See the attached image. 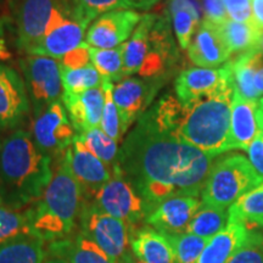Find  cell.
Segmentation results:
<instances>
[{
  "mask_svg": "<svg viewBox=\"0 0 263 263\" xmlns=\"http://www.w3.org/2000/svg\"><path fill=\"white\" fill-rule=\"evenodd\" d=\"M136 5H137V4H136Z\"/></svg>",
  "mask_w": 263,
  "mask_h": 263,
  "instance_id": "53",
  "label": "cell"
},
{
  "mask_svg": "<svg viewBox=\"0 0 263 263\" xmlns=\"http://www.w3.org/2000/svg\"><path fill=\"white\" fill-rule=\"evenodd\" d=\"M44 263H67L64 259H60V258H57V257H49L47 261H44Z\"/></svg>",
  "mask_w": 263,
  "mask_h": 263,
  "instance_id": "49",
  "label": "cell"
},
{
  "mask_svg": "<svg viewBox=\"0 0 263 263\" xmlns=\"http://www.w3.org/2000/svg\"><path fill=\"white\" fill-rule=\"evenodd\" d=\"M218 27L232 55L239 57L258 49L263 31L256 27L254 22H235L228 18Z\"/></svg>",
  "mask_w": 263,
  "mask_h": 263,
  "instance_id": "25",
  "label": "cell"
},
{
  "mask_svg": "<svg viewBox=\"0 0 263 263\" xmlns=\"http://www.w3.org/2000/svg\"><path fill=\"white\" fill-rule=\"evenodd\" d=\"M230 221H239L251 230L263 227V183L241 196L228 209Z\"/></svg>",
  "mask_w": 263,
  "mask_h": 263,
  "instance_id": "29",
  "label": "cell"
},
{
  "mask_svg": "<svg viewBox=\"0 0 263 263\" xmlns=\"http://www.w3.org/2000/svg\"><path fill=\"white\" fill-rule=\"evenodd\" d=\"M258 50L262 52L263 54V33H262V37H261V41H259V44H258Z\"/></svg>",
  "mask_w": 263,
  "mask_h": 263,
  "instance_id": "50",
  "label": "cell"
},
{
  "mask_svg": "<svg viewBox=\"0 0 263 263\" xmlns=\"http://www.w3.org/2000/svg\"><path fill=\"white\" fill-rule=\"evenodd\" d=\"M5 22L3 16L0 15V55L6 54V47H5Z\"/></svg>",
  "mask_w": 263,
  "mask_h": 263,
  "instance_id": "46",
  "label": "cell"
},
{
  "mask_svg": "<svg viewBox=\"0 0 263 263\" xmlns=\"http://www.w3.org/2000/svg\"><path fill=\"white\" fill-rule=\"evenodd\" d=\"M258 103H259V106H261V108H262V111H263V98L261 99V100H259V101H258Z\"/></svg>",
  "mask_w": 263,
  "mask_h": 263,
  "instance_id": "51",
  "label": "cell"
},
{
  "mask_svg": "<svg viewBox=\"0 0 263 263\" xmlns=\"http://www.w3.org/2000/svg\"><path fill=\"white\" fill-rule=\"evenodd\" d=\"M20 67L27 87L33 117L42 114L55 101L62 100L64 87L59 60L38 55H26L20 60Z\"/></svg>",
  "mask_w": 263,
  "mask_h": 263,
  "instance_id": "10",
  "label": "cell"
},
{
  "mask_svg": "<svg viewBox=\"0 0 263 263\" xmlns=\"http://www.w3.org/2000/svg\"><path fill=\"white\" fill-rule=\"evenodd\" d=\"M31 111L25 80L15 68L0 64V129L17 128Z\"/></svg>",
  "mask_w": 263,
  "mask_h": 263,
  "instance_id": "14",
  "label": "cell"
},
{
  "mask_svg": "<svg viewBox=\"0 0 263 263\" xmlns=\"http://www.w3.org/2000/svg\"><path fill=\"white\" fill-rule=\"evenodd\" d=\"M234 87L182 104L164 95L149 112L159 127L202 153L217 157L230 151L229 130Z\"/></svg>",
  "mask_w": 263,
  "mask_h": 263,
  "instance_id": "2",
  "label": "cell"
},
{
  "mask_svg": "<svg viewBox=\"0 0 263 263\" xmlns=\"http://www.w3.org/2000/svg\"><path fill=\"white\" fill-rule=\"evenodd\" d=\"M59 62H60V67L62 68H78L89 65L91 64L90 47L84 42L83 44L76 48L74 50L65 55L61 60H59Z\"/></svg>",
  "mask_w": 263,
  "mask_h": 263,
  "instance_id": "40",
  "label": "cell"
},
{
  "mask_svg": "<svg viewBox=\"0 0 263 263\" xmlns=\"http://www.w3.org/2000/svg\"><path fill=\"white\" fill-rule=\"evenodd\" d=\"M104 89V110L103 116H101L100 128L103 129L108 137L121 144L123 141V133H122V126H121V118L120 114H118V108L116 106V103L114 100L112 89L114 83L107 78H105L103 83Z\"/></svg>",
  "mask_w": 263,
  "mask_h": 263,
  "instance_id": "36",
  "label": "cell"
},
{
  "mask_svg": "<svg viewBox=\"0 0 263 263\" xmlns=\"http://www.w3.org/2000/svg\"><path fill=\"white\" fill-rule=\"evenodd\" d=\"M176 60L170 16L144 14L132 37L123 44L124 77L162 78Z\"/></svg>",
  "mask_w": 263,
  "mask_h": 263,
  "instance_id": "5",
  "label": "cell"
},
{
  "mask_svg": "<svg viewBox=\"0 0 263 263\" xmlns=\"http://www.w3.org/2000/svg\"><path fill=\"white\" fill-rule=\"evenodd\" d=\"M261 133H263V111L259 103L246 100L234 90L230 111V150L248 151L250 144Z\"/></svg>",
  "mask_w": 263,
  "mask_h": 263,
  "instance_id": "19",
  "label": "cell"
},
{
  "mask_svg": "<svg viewBox=\"0 0 263 263\" xmlns=\"http://www.w3.org/2000/svg\"><path fill=\"white\" fill-rule=\"evenodd\" d=\"M45 242L39 238H25L0 245V263H44Z\"/></svg>",
  "mask_w": 263,
  "mask_h": 263,
  "instance_id": "28",
  "label": "cell"
},
{
  "mask_svg": "<svg viewBox=\"0 0 263 263\" xmlns=\"http://www.w3.org/2000/svg\"><path fill=\"white\" fill-rule=\"evenodd\" d=\"M4 2H6V0H0V4H2V3H4Z\"/></svg>",
  "mask_w": 263,
  "mask_h": 263,
  "instance_id": "52",
  "label": "cell"
},
{
  "mask_svg": "<svg viewBox=\"0 0 263 263\" xmlns=\"http://www.w3.org/2000/svg\"><path fill=\"white\" fill-rule=\"evenodd\" d=\"M62 103L77 134L100 127L104 110L103 85L78 94H64Z\"/></svg>",
  "mask_w": 263,
  "mask_h": 263,
  "instance_id": "21",
  "label": "cell"
},
{
  "mask_svg": "<svg viewBox=\"0 0 263 263\" xmlns=\"http://www.w3.org/2000/svg\"><path fill=\"white\" fill-rule=\"evenodd\" d=\"M252 22L263 31V0H251Z\"/></svg>",
  "mask_w": 263,
  "mask_h": 263,
  "instance_id": "44",
  "label": "cell"
},
{
  "mask_svg": "<svg viewBox=\"0 0 263 263\" xmlns=\"http://www.w3.org/2000/svg\"><path fill=\"white\" fill-rule=\"evenodd\" d=\"M249 233L250 229L244 223L228 219L226 228L210 240L197 263H227Z\"/></svg>",
  "mask_w": 263,
  "mask_h": 263,
  "instance_id": "24",
  "label": "cell"
},
{
  "mask_svg": "<svg viewBox=\"0 0 263 263\" xmlns=\"http://www.w3.org/2000/svg\"><path fill=\"white\" fill-rule=\"evenodd\" d=\"M90 202L100 211L126 222L132 228L145 221L153 211L117 164L112 168L111 179L95 194Z\"/></svg>",
  "mask_w": 263,
  "mask_h": 263,
  "instance_id": "8",
  "label": "cell"
},
{
  "mask_svg": "<svg viewBox=\"0 0 263 263\" xmlns=\"http://www.w3.org/2000/svg\"><path fill=\"white\" fill-rule=\"evenodd\" d=\"M77 137L94 156L103 161L112 171L117 164L120 154V144L116 140L108 137L100 127L77 134Z\"/></svg>",
  "mask_w": 263,
  "mask_h": 263,
  "instance_id": "31",
  "label": "cell"
},
{
  "mask_svg": "<svg viewBox=\"0 0 263 263\" xmlns=\"http://www.w3.org/2000/svg\"><path fill=\"white\" fill-rule=\"evenodd\" d=\"M203 10V20L219 25L228 20L223 0H201Z\"/></svg>",
  "mask_w": 263,
  "mask_h": 263,
  "instance_id": "41",
  "label": "cell"
},
{
  "mask_svg": "<svg viewBox=\"0 0 263 263\" xmlns=\"http://www.w3.org/2000/svg\"><path fill=\"white\" fill-rule=\"evenodd\" d=\"M167 236V235H166ZM173 246L177 263H197L202 251L211 239L184 233L180 235L167 236Z\"/></svg>",
  "mask_w": 263,
  "mask_h": 263,
  "instance_id": "35",
  "label": "cell"
},
{
  "mask_svg": "<svg viewBox=\"0 0 263 263\" xmlns=\"http://www.w3.org/2000/svg\"><path fill=\"white\" fill-rule=\"evenodd\" d=\"M167 10H168L170 15L178 11V10H186V11L192 12L200 22L203 21L201 0H168Z\"/></svg>",
  "mask_w": 263,
  "mask_h": 263,
  "instance_id": "42",
  "label": "cell"
},
{
  "mask_svg": "<svg viewBox=\"0 0 263 263\" xmlns=\"http://www.w3.org/2000/svg\"><path fill=\"white\" fill-rule=\"evenodd\" d=\"M213 160L159 127L147 110L122 141L117 166L154 210L171 197L201 195Z\"/></svg>",
  "mask_w": 263,
  "mask_h": 263,
  "instance_id": "1",
  "label": "cell"
},
{
  "mask_svg": "<svg viewBox=\"0 0 263 263\" xmlns=\"http://www.w3.org/2000/svg\"><path fill=\"white\" fill-rule=\"evenodd\" d=\"M91 65L99 71L104 78L112 83L124 78L123 70V45L111 49H99L90 47Z\"/></svg>",
  "mask_w": 263,
  "mask_h": 263,
  "instance_id": "33",
  "label": "cell"
},
{
  "mask_svg": "<svg viewBox=\"0 0 263 263\" xmlns=\"http://www.w3.org/2000/svg\"><path fill=\"white\" fill-rule=\"evenodd\" d=\"M229 212L228 209L207 206L201 203L200 209L190 221L186 232L200 238L212 239L228 224Z\"/></svg>",
  "mask_w": 263,
  "mask_h": 263,
  "instance_id": "30",
  "label": "cell"
},
{
  "mask_svg": "<svg viewBox=\"0 0 263 263\" xmlns=\"http://www.w3.org/2000/svg\"><path fill=\"white\" fill-rule=\"evenodd\" d=\"M160 2L161 0H136V4H137V9L149 10Z\"/></svg>",
  "mask_w": 263,
  "mask_h": 263,
  "instance_id": "47",
  "label": "cell"
},
{
  "mask_svg": "<svg viewBox=\"0 0 263 263\" xmlns=\"http://www.w3.org/2000/svg\"><path fill=\"white\" fill-rule=\"evenodd\" d=\"M263 183L250 161L239 154L212 164L201 193L203 205L229 209L241 196Z\"/></svg>",
  "mask_w": 263,
  "mask_h": 263,
  "instance_id": "6",
  "label": "cell"
},
{
  "mask_svg": "<svg viewBox=\"0 0 263 263\" xmlns=\"http://www.w3.org/2000/svg\"><path fill=\"white\" fill-rule=\"evenodd\" d=\"M248 154L249 161L251 162L252 167L263 179V133L258 134L255 140L250 144Z\"/></svg>",
  "mask_w": 263,
  "mask_h": 263,
  "instance_id": "43",
  "label": "cell"
},
{
  "mask_svg": "<svg viewBox=\"0 0 263 263\" xmlns=\"http://www.w3.org/2000/svg\"><path fill=\"white\" fill-rule=\"evenodd\" d=\"M88 26L77 16L62 18L33 47L27 55H38L61 60L85 42Z\"/></svg>",
  "mask_w": 263,
  "mask_h": 263,
  "instance_id": "18",
  "label": "cell"
},
{
  "mask_svg": "<svg viewBox=\"0 0 263 263\" xmlns=\"http://www.w3.org/2000/svg\"><path fill=\"white\" fill-rule=\"evenodd\" d=\"M130 250L143 263H177L170 239L150 226L134 228Z\"/></svg>",
  "mask_w": 263,
  "mask_h": 263,
  "instance_id": "23",
  "label": "cell"
},
{
  "mask_svg": "<svg viewBox=\"0 0 263 263\" xmlns=\"http://www.w3.org/2000/svg\"><path fill=\"white\" fill-rule=\"evenodd\" d=\"M254 83H255V89L257 91L258 97H262L263 95V55H262L261 61H259L258 64L257 70H256Z\"/></svg>",
  "mask_w": 263,
  "mask_h": 263,
  "instance_id": "45",
  "label": "cell"
},
{
  "mask_svg": "<svg viewBox=\"0 0 263 263\" xmlns=\"http://www.w3.org/2000/svg\"><path fill=\"white\" fill-rule=\"evenodd\" d=\"M33 236L35 235L32 228L28 207L16 209L6 205L0 199V245Z\"/></svg>",
  "mask_w": 263,
  "mask_h": 263,
  "instance_id": "27",
  "label": "cell"
},
{
  "mask_svg": "<svg viewBox=\"0 0 263 263\" xmlns=\"http://www.w3.org/2000/svg\"><path fill=\"white\" fill-rule=\"evenodd\" d=\"M229 20L235 22H252L251 0H223Z\"/></svg>",
  "mask_w": 263,
  "mask_h": 263,
  "instance_id": "39",
  "label": "cell"
},
{
  "mask_svg": "<svg viewBox=\"0 0 263 263\" xmlns=\"http://www.w3.org/2000/svg\"><path fill=\"white\" fill-rule=\"evenodd\" d=\"M47 255L67 263H117L81 232L49 242Z\"/></svg>",
  "mask_w": 263,
  "mask_h": 263,
  "instance_id": "22",
  "label": "cell"
},
{
  "mask_svg": "<svg viewBox=\"0 0 263 263\" xmlns=\"http://www.w3.org/2000/svg\"><path fill=\"white\" fill-rule=\"evenodd\" d=\"M16 27V47L28 54L50 29L68 16H77L71 0H10Z\"/></svg>",
  "mask_w": 263,
  "mask_h": 263,
  "instance_id": "7",
  "label": "cell"
},
{
  "mask_svg": "<svg viewBox=\"0 0 263 263\" xmlns=\"http://www.w3.org/2000/svg\"><path fill=\"white\" fill-rule=\"evenodd\" d=\"M82 190L71 170L68 149L59 157L57 171L43 195L28 206L34 235L44 242L72 234L82 209Z\"/></svg>",
  "mask_w": 263,
  "mask_h": 263,
  "instance_id": "4",
  "label": "cell"
},
{
  "mask_svg": "<svg viewBox=\"0 0 263 263\" xmlns=\"http://www.w3.org/2000/svg\"><path fill=\"white\" fill-rule=\"evenodd\" d=\"M170 16L172 18L173 31L178 41L179 48L182 50H188L190 43L201 22L186 10H178Z\"/></svg>",
  "mask_w": 263,
  "mask_h": 263,
  "instance_id": "37",
  "label": "cell"
},
{
  "mask_svg": "<svg viewBox=\"0 0 263 263\" xmlns=\"http://www.w3.org/2000/svg\"><path fill=\"white\" fill-rule=\"evenodd\" d=\"M32 138L43 153L51 157H61L77 136L62 100L55 101L33 117Z\"/></svg>",
  "mask_w": 263,
  "mask_h": 263,
  "instance_id": "11",
  "label": "cell"
},
{
  "mask_svg": "<svg viewBox=\"0 0 263 263\" xmlns=\"http://www.w3.org/2000/svg\"><path fill=\"white\" fill-rule=\"evenodd\" d=\"M234 87L229 61L221 68L192 67L183 71L176 80V97L182 104Z\"/></svg>",
  "mask_w": 263,
  "mask_h": 263,
  "instance_id": "15",
  "label": "cell"
},
{
  "mask_svg": "<svg viewBox=\"0 0 263 263\" xmlns=\"http://www.w3.org/2000/svg\"><path fill=\"white\" fill-rule=\"evenodd\" d=\"M68 153L72 173L80 184L83 200L90 201L95 194L111 179L112 171L107 164L94 156L77 136L68 147Z\"/></svg>",
  "mask_w": 263,
  "mask_h": 263,
  "instance_id": "16",
  "label": "cell"
},
{
  "mask_svg": "<svg viewBox=\"0 0 263 263\" xmlns=\"http://www.w3.org/2000/svg\"><path fill=\"white\" fill-rule=\"evenodd\" d=\"M262 55V52L256 49V50L239 55L234 60L229 61L230 67H232L235 93H238L240 97L246 100L257 101L259 98L255 89L254 80Z\"/></svg>",
  "mask_w": 263,
  "mask_h": 263,
  "instance_id": "26",
  "label": "cell"
},
{
  "mask_svg": "<svg viewBox=\"0 0 263 263\" xmlns=\"http://www.w3.org/2000/svg\"><path fill=\"white\" fill-rule=\"evenodd\" d=\"M189 60L202 68H215L232 57L218 25L203 20L188 48Z\"/></svg>",
  "mask_w": 263,
  "mask_h": 263,
  "instance_id": "20",
  "label": "cell"
},
{
  "mask_svg": "<svg viewBox=\"0 0 263 263\" xmlns=\"http://www.w3.org/2000/svg\"><path fill=\"white\" fill-rule=\"evenodd\" d=\"M227 263H263V234L250 230L245 241L235 250Z\"/></svg>",
  "mask_w": 263,
  "mask_h": 263,
  "instance_id": "38",
  "label": "cell"
},
{
  "mask_svg": "<svg viewBox=\"0 0 263 263\" xmlns=\"http://www.w3.org/2000/svg\"><path fill=\"white\" fill-rule=\"evenodd\" d=\"M143 14L134 9H120L99 16L88 28L85 43L91 48L111 49L123 45L132 37Z\"/></svg>",
  "mask_w": 263,
  "mask_h": 263,
  "instance_id": "13",
  "label": "cell"
},
{
  "mask_svg": "<svg viewBox=\"0 0 263 263\" xmlns=\"http://www.w3.org/2000/svg\"><path fill=\"white\" fill-rule=\"evenodd\" d=\"M60 71L64 94H78L99 88L105 80L91 64L78 68L60 67Z\"/></svg>",
  "mask_w": 263,
  "mask_h": 263,
  "instance_id": "32",
  "label": "cell"
},
{
  "mask_svg": "<svg viewBox=\"0 0 263 263\" xmlns=\"http://www.w3.org/2000/svg\"><path fill=\"white\" fill-rule=\"evenodd\" d=\"M118 263H143V262L139 261V259L133 255V252H130V254H128L126 257H123Z\"/></svg>",
  "mask_w": 263,
  "mask_h": 263,
  "instance_id": "48",
  "label": "cell"
},
{
  "mask_svg": "<svg viewBox=\"0 0 263 263\" xmlns=\"http://www.w3.org/2000/svg\"><path fill=\"white\" fill-rule=\"evenodd\" d=\"M52 176V159L29 132L16 129L0 140V199L6 205L27 209L43 195Z\"/></svg>",
  "mask_w": 263,
  "mask_h": 263,
  "instance_id": "3",
  "label": "cell"
},
{
  "mask_svg": "<svg viewBox=\"0 0 263 263\" xmlns=\"http://www.w3.org/2000/svg\"><path fill=\"white\" fill-rule=\"evenodd\" d=\"M81 233L94 241L117 263L130 254V239L134 228L126 222L107 215L90 201H82Z\"/></svg>",
  "mask_w": 263,
  "mask_h": 263,
  "instance_id": "9",
  "label": "cell"
},
{
  "mask_svg": "<svg viewBox=\"0 0 263 263\" xmlns=\"http://www.w3.org/2000/svg\"><path fill=\"white\" fill-rule=\"evenodd\" d=\"M201 203L195 196L171 197L150 212L145 223L167 236L184 234Z\"/></svg>",
  "mask_w": 263,
  "mask_h": 263,
  "instance_id": "17",
  "label": "cell"
},
{
  "mask_svg": "<svg viewBox=\"0 0 263 263\" xmlns=\"http://www.w3.org/2000/svg\"><path fill=\"white\" fill-rule=\"evenodd\" d=\"M77 11L78 18L90 26L99 16L120 9H137L136 0H71Z\"/></svg>",
  "mask_w": 263,
  "mask_h": 263,
  "instance_id": "34",
  "label": "cell"
},
{
  "mask_svg": "<svg viewBox=\"0 0 263 263\" xmlns=\"http://www.w3.org/2000/svg\"><path fill=\"white\" fill-rule=\"evenodd\" d=\"M162 83L163 78H143L138 76L124 77L114 83L112 95L120 114L123 136L146 112Z\"/></svg>",
  "mask_w": 263,
  "mask_h": 263,
  "instance_id": "12",
  "label": "cell"
}]
</instances>
